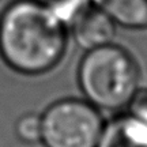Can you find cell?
Masks as SVG:
<instances>
[{
	"mask_svg": "<svg viewBox=\"0 0 147 147\" xmlns=\"http://www.w3.org/2000/svg\"><path fill=\"white\" fill-rule=\"evenodd\" d=\"M68 29L47 0H12L0 12V56L23 75H42L65 55Z\"/></svg>",
	"mask_w": 147,
	"mask_h": 147,
	"instance_id": "cell-1",
	"label": "cell"
},
{
	"mask_svg": "<svg viewBox=\"0 0 147 147\" xmlns=\"http://www.w3.org/2000/svg\"><path fill=\"white\" fill-rule=\"evenodd\" d=\"M140 69L135 57L117 44L86 51L78 67V84L84 100L104 110L129 105L140 89Z\"/></svg>",
	"mask_w": 147,
	"mask_h": 147,
	"instance_id": "cell-2",
	"label": "cell"
},
{
	"mask_svg": "<svg viewBox=\"0 0 147 147\" xmlns=\"http://www.w3.org/2000/svg\"><path fill=\"white\" fill-rule=\"evenodd\" d=\"M105 121L89 101L64 98L41 115V139L45 147H95Z\"/></svg>",
	"mask_w": 147,
	"mask_h": 147,
	"instance_id": "cell-3",
	"label": "cell"
},
{
	"mask_svg": "<svg viewBox=\"0 0 147 147\" xmlns=\"http://www.w3.org/2000/svg\"><path fill=\"white\" fill-rule=\"evenodd\" d=\"M116 25L98 4L86 7L75 16L68 26V33L79 47L89 51L113 42L116 36Z\"/></svg>",
	"mask_w": 147,
	"mask_h": 147,
	"instance_id": "cell-4",
	"label": "cell"
},
{
	"mask_svg": "<svg viewBox=\"0 0 147 147\" xmlns=\"http://www.w3.org/2000/svg\"><path fill=\"white\" fill-rule=\"evenodd\" d=\"M95 147H147V123L131 113L105 124Z\"/></svg>",
	"mask_w": 147,
	"mask_h": 147,
	"instance_id": "cell-5",
	"label": "cell"
},
{
	"mask_svg": "<svg viewBox=\"0 0 147 147\" xmlns=\"http://www.w3.org/2000/svg\"><path fill=\"white\" fill-rule=\"evenodd\" d=\"M117 26L147 30V0H97Z\"/></svg>",
	"mask_w": 147,
	"mask_h": 147,
	"instance_id": "cell-6",
	"label": "cell"
},
{
	"mask_svg": "<svg viewBox=\"0 0 147 147\" xmlns=\"http://www.w3.org/2000/svg\"><path fill=\"white\" fill-rule=\"evenodd\" d=\"M52 7L55 14L60 18V21L68 29L69 23L75 19V16L91 4H97V0H47Z\"/></svg>",
	"mask_w": 147,
	"mask_h": 147,
	"instance_id": "cell-7",
	"label": "cell"
},
{
	"mask_svg": "<svg viewBox=\"0 0 147 147\" xmlns=\"http://www.w3.org/2000/svg\"><path fill=\"white\" fill-rule=\"evenodd\" d=\"M15 132L18 138L27 143L40 142L41 139V116L38 115H23L16 121Z\"/></svg>",
	"mask_w": 147,
	"mask_h": 147,
	"instance_id": "cell-8",
	"label": "cell"
},
{
	"mask_svg": "<svg viewBox=\"0 0 147 147\" xmlns=\"http://www.w3.org/2000/svg\"><path fill=\"white\" fill-rule=\"evenodd\" d=\"M128 113L136 116L138 119L147 123V89H140L136 91L135 97L128 105Z\"/></svg>",
	"mask_w": 147,
	"mask_h": 147,
	"instance_id": "cell-9",
	"label": "cell"
}]
</instances>
